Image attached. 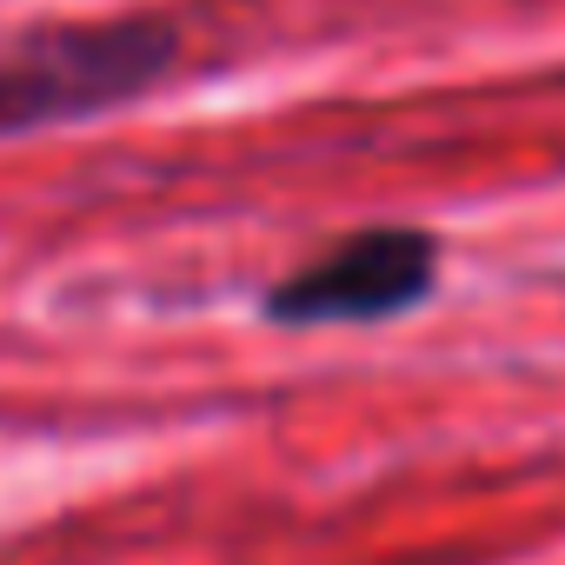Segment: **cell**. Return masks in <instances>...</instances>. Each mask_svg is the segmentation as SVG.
Instances as JSON below:
<instances>
[{
  "label": "cell",
  "instance_id": "obj_1",
  "mask_svg": "<svg viewBox=\"0 0 565 565\" xmlns=\"http://www.w3.org/2000/svg\"><path fill=\"white\" fill-rule=\"evenodd\" d=\"M180 28L160 14L54 21L0 54V134H34L61 120H94L173 81Z\"/></svg>",
  "mask_w": 565,
  "mask_h": 565
},
{
  "label": "cell",
  "instance_id": "obj_2",
  "mask_svg": "<svg viewBox=\"0 0 565 565\" xmlns=\"http://www.w3.org/2000/svg\"><path fill=\"white\" fill-rule=\"evenodd\" d=\"M439 294V239L406 220L360 226L327 253L300 259L259 294V320L279 333H327V327H393Z\"/></svg>",
  "mask_w": 565,
  "mask_h": 565
}]
</instances>
